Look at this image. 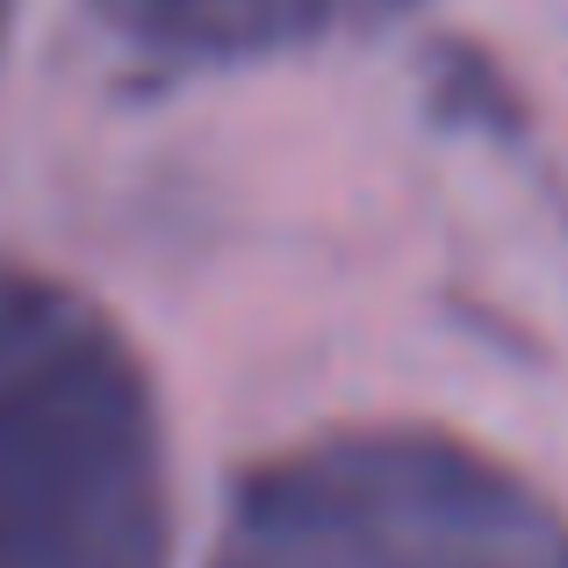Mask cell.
<instances>
[{
  "mask_svg": "<svg viewBox=\"0 0 568 568\" xmlns=\"http://www.w3.org/2000/svg\"><path fill=\"white\" fill-rule=\"evenodd\" d=\"M0 568H166V432L87 295L0 266Z\"/></svg>",
  "mask_w": 568,
  "mask_h": 568,
  "instance_id": "6da1fadb",
  "label": "cell"
},
{
  "mask_svg": "<svg viewBox=\"0 0 568 568\" xmlns=\"http://www.w3.org/2000/svg\"><path fill=\"white\" fill-rule=\"evenodd\" d=\"M209 568H568V511L454 432H324L231 483Z\"/></svg>",
  "mask_w": 568,
  "mask_h": 568,
  "instance_id": "7a4b0ae2",
  "label": "cell"
},
{
  "mask_svg": "<svg viewBox=\"0 0 568 568\" xmlns=\"http://www.w3.org/2000/svg\"><path fill=\"white\" fill-rule=\"evenodd\" d=\"M123 43L173 65H237L396 14L403 0H87Z\"/></svg>",
  "mask_w": 568,
  "mask_h": 568,
  "instance_id": "3957f363",
  "label": "cell"
},
{
  "mask_svg": "<svg viewBox=\"0 0 568 568\" xmlns=\"http://www.w3.org/2000/svg\"><path fill=\"white\" fill-rule=\"evenodd\" d=\"M8 14H14V0H0V37H8Z\"/></svg>",
  "mask_w": 568,
  "mask_h": 568,
  "instance_id": "277c9868",
  "label": "cell"
}]
</instances>
